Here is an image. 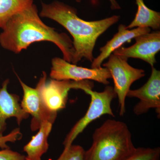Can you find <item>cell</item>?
<instances>
[{"label": "cell", "mask_w": 160, "mask_h": 160, "mask_svg": "<svg viewBox=\"0 0 160 160\" xmlns=\"http://www.w3.org/2000/svg\"><path fill=\"white\" fill-rule=\"evenodd\" d=\"M2 29L0 45L4 49L19 53L32 43L47 41L55 44L62 52L63 59L71 63L75 52L72 41L66 33H59L43 22L34 4L15 14Z\"/></svg>", "instance_id": "obj_1"}, {"label": "cell", "mask_w": 160, "mask_h": 160, "mask_svg": "<svg viewBox=\"0 0 160 160\" xmlns=\"http://www.w3.org/2000/svg\"><path fill=\"white\" fill-rule=\"evenodd\" d=\"M42 6L40 17L55 21L67 29L73 38L75 52L71 63L75 65L82 58L92 62L93 49L98 38L118 22L120 18L119 16L113 15L98 21H86L78 16L75 8L62 2H42Z\"/></svg>", "instance_id": "obj_2"}, {"label": "cell", "mask_w": 160, "mask_h": 160, "mask_svg": "<svg viewBox=\"0 0 160 160\" xmlns=\"http://www.w3.org/2000/svg\"><path fill=\"white\" fill-rule=\"evenodd\" d=\"M136 149L126 123L108 119L95 130L92 144L85 151L84 159L123 160L132 154Z\"/></svg>", "instance_id": "obj_3"}, {"label": "cell", "mask_w": 160, "mask_h": 160, "mask_svg": "<svg viewBox=\"0 0 160 160\" xmlns=\"http://www.w3.org/2000/svg\"><path fill=\"white\" fill-rule=\"evenodd\" d=\"M84 91L90 95L91 102L86 114L75 124L66 136L63 143L64 148L72 145L78 136L93 121L104 115H109L114 117L111 106L112 100L117 97L113 87L107 85L104 90L100 92L90 89H86Z\"/></svg>", "instance_id": "obj_4"}, {"label": "cell", "mask_w": 160, "mask_h": 160, "mask_svg": "<svg viewBox=\"0 0 160 160\" xmlns=\"http://www.w3.org/2000/svg\"><path fill=\"white\" fill-rule=\"evenodd\" d=\"M107 62L102 65L107 68L114 82L113 89L118 100L119 113L121 116L126 112V100L132 84L144 77L145 71L128 64L127 59L112 53Z\"/></svg>", "instance_id": "obj_5"}, {"label": "cell", "mask_w": 160, "mask_h": 160, "mask_svg": "<svg viewBox=\"0 0 160 160\" xmlns=\"http://www.w3.org/2000/svg\"><path fill=\"white\" fill-rule=\"evenodd\" d=\"M94 86L89 80H47V74L43 71L36 87L39 90L46 106L53 111L58 112L65 108L68 99L69 92L71 89L84 90L92 89Z\"/></svg>", "instance_id": "obj_6"}, {"label": "cell", "mask_w": 160, "mask_h": 160, "mask_svg": "<svg viewBox=\"0 0 160 160\" xmlns=\"http://www.w3.org/2000/svg\"><path fill=\"white\" fill-rule=\"evenodd\" d=\"M50 77L57 80L75 81L92 80L105 85L109 84L108 80L112 78L107 68H85L71 64L61 58L56 57L52 60Z\"/></svg>", "instance_id": "obj_7"}, {"label": "cell", "mask_w": 160, "mask_h": 160, "mask_svg": "<svg viewBox=\"0 0 160 160\" xmlns=\"http://www.w3.org/2000/svg\"><path fill=\"white\" fill-rule=\"evenodd\" d=\"M17 77L23 92L21 106L32 117L30 124L32 131L38 130L42 123L45 122L53 124L56 119L58 112L52 111L47 107L38 88H32L27 86Z\"/></svg>", "instance_id": "obj_8"}, {"label": "cell", "mask_w": 160, "mask_h": 160, "mask_svg": "<svg viewBox=\"0 0 160 160\" xmlns=\"http://www.w3.org/2000/svg\"><path fill=\"white\" fill-rule=\"evenodd\" d=\"M134 39L136 42L132 46L127 48L122 46L112 53L127 59H140L154 67L157 62L156 55L160 50V32H150Z\"/></svg>", "instance_id": "obj_9"}, {"label": "cell", "mask_w": 160, "mask_h": 160, "mask_svg": "<svg viewBox=\"0 0 160 160\" xmlns=\"http://www.w3.org/2000/svg\"><path fill=\"white\" fill-rule=\"evenodd\" d=\"M127 97L135 98L139 102L135 106L133 112L141 115L148 112L150 109H155L159 117L160 114V71L152 67L151 75L147 82L139 89H130Z\"/></svg>", "instance_id": "obj_10"}, {"label": "cell", "mask_w": 160, "mask_h": 160, "mask_svg": "<svg viewBox=\"0 0 160 160\" xmlns=\"http://www.w3.org/2000/svg\"><path fill=\"white\" fill-rule=\"evenodd\" d=\"M9 83V80L7 79L0 88V136H2L6 131V121L8 119L15 118L20 126L23 120L28 118L29 116L22 108L19 96L8 92L7 88Z\"/></svg>", "instance_id": "obj_11"}, {"label": "cell", "mask_w": 160, "mask_h": 160, "mask_svg": "<svg viewBox=\"0 0 160 160\" xmlns=\"http://www.w3.org/2000/svg\"><path fill=\"white\" fill-rule=\"evenodd\" d=\"M150 32L151 29L149 28H136L129 30L125 25L121 24L118 26L117 33L105 46L100 48L101 53L97 57L93 59L91 68H101L104 60L109 58L116 49L122 47L125 43L130 42L132 39L137 37Z\"/></svg>", "instance_id": "obj_12"}, {"label": "cell", "mask_w": 160, "mask_h": 160, "mask_svg": "<svg viewBox=\"0 0 160 160\" xmlns=\"http://www.w3.org/2000/svg\"><path fill=\"white\" fill-rule=\"evenodd\" d=\"M52 123L45 122L40 126L36 134L23 147L26 153V160H42V156L49 148L48 138L52 129Z\"/></svg>", "instance_id": "obj_13"}, {"label": "cell", "mask_w": 160, "mask_h": 160, "mask_svg": "<svg viewBox=\"0 0 160 160\" xmlns=\"http://www.w3.org/2000/svg\"><path fill=\"white\" fill-rule=\"evenodd\" d=\"M138 10L133 21L127 29L149 28L158 30L160 28V13L148 8L143 0H135Z\"/></svg>", "instance_id": "obj_14"}, {"label": "cell", "mask_w": 160, "mask_h": 160, "mask_svg": "<svg viewBox=\"0 0 160 160\" xmlns=\"http://www.w3.org/2000/svg\"><path fill=\"white\" fill-rule=\"evenodd\" d=\"M34 0H0V28L4 29L15 14L33 4Z\"/></svg>", "instance_id": "obj_15"}, {"label": "cell", "mask_w": 160, "mask_h": 160, "mask_svg": "<svg viewBox=\"0 0 160 160\" xmlns=\"http://www.w3.org/2000/svg\"><path fill=\"white\" fill-rule=\"evenodd\" d=\"M160 148H137L131 155L123 160H160Z\"/></svg>", "instance_id": "obj_16"}, {"label": "cell", "mask_w": 160, "mask_h": 160, "mask_svg": "<svg viewBox=\"0 0 160 160\" xmlns=\"http://www.w3.org/2000/svg\"><path fill=\"white\" fill-rule=\"evenodd\" d=\"M85 150L82 146L71 145L64 150L57 160H85Z\"/></svg>", "instance_id": "obj_17"}, {"label": "cell", "mask_w": 160, "mask_h": 160, "mask_svg": "<svg viewBox=\"0 0 160 160\" xmlns=\"http://www.w3.org/2000/svg\"><path fill=\"white\" fill-rule=\"evenodd\" d=\"M22 137V134L18 128L13 129L7 135L0 136V148L2 149L9 148L7 143L9 142L15 143L16 141L21 139Z\"/></svg>", "instance_id": "obj_18"}, {"label": "cell", "mask_w": 160, "mask_h": 160, "mask_svg": "<svg viewBox=\"0 0 160 160\" xmlns=\"http://www.w3.org/2000/svg\"><path fill=\"white\" fill-rule=\"evenodd\" d=\"M26 156L18 152L8 149L0 150V160H26Z\"/></svg>", "instance_id": "obj_19"}, {"label": "cell", "mask_w": 160, "mask_h": 160, "mask_svg": "<svg viewBox=\"0 0 160 160\" xmlns=\"http://www.w3.org/2000/svg\"><path fill=\"white\" fill-rule=\"evenodd\" d=\"M82 0H75L76 2L78 3L82 2ZM111 4V8L112 10H118L121 9V6L116 0H109Z\"/></svg>", "instance_id": "obj_20"}]
</instances>
